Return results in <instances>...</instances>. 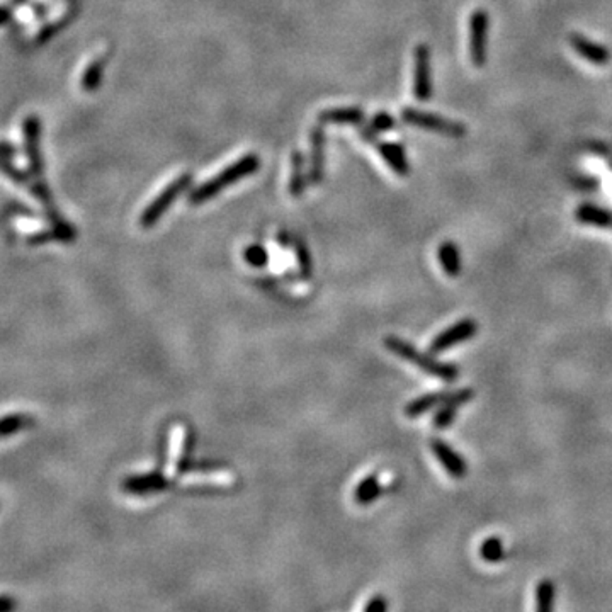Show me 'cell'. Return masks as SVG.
Instances as JSON below:
<instances>
[{"label": "cell", "mask_w": 612, "mask_h": 612, "mask_svg": "<svg viewBox=\"0 0 612 612\" xmlns=\"http://www.w3.org/2000/svg\"><path fill=\"white\" fill-rule=\"evenodd\" d=\"M384 347L395 354L400 359L407 360V363L414 364L418 370L427 372V374L434 376V378L442 379L444 383H454L459 378V370L456 364L453 363H444V360L435 359L434 356H430V352L418 351L417 347H414L411 344L405 342L400 337H386L384 339Z\"/></svg>", "instance_id": "6da1fadb"}, {"label": "cell", "mask_w": 612, "mask_h": 612, "mask_svg": "<svg viewBox=\"0 0 612 612\" xmlns=\"http://www.w3.org/2000/svg\"><path fill=\"white\" fill-rule=\"evenodd\" d=\"M258 167H261V159H258L255 153H247V155L240 156L237 162H233L231 166L223 168L219 174L213 175L210 180H206V182L201 184V186L196 187L194 191H191L189 203L192 206H198V204L210 201L211 198L219 194L225 187L238 182V180L247 177V175L254 174Z\"/></svg>", "instance_id": "7a4b0ae2"}, {"label": "cell", "mask_w": 612, "mask_h": 612, "mask_svg": "<svg viewBox=\"0 0 612 612\" xmlns=\"http://www.w3.org/2000/svg\"><path fill=\"white\" fill-rule=\"evenodd\" d=\"M191 180H192L191 174H182L179 175L177 179L172 180L166 189L160 192V194L156 196L147 207H145L143 213H141L140 217V225L143 226V228H152V226L163 217V213H167V210L172 206V203H174L175 199H177L179 196L191 186Z\"/></svg>", "instance_id": "3957f363"}, {"label": "cell", "mask_w": 612, "mask_h": 612, "mask_svg": "<svg viewBox=\"0 0 612 612\" xmlns=\"http://www.w3.org/2000/svg\"><path fill=\"white\" fill-rule=\"evenodd\" d=\"M402 119L410 126L427 129V131L441 133L444 136H451V138H461L466 135V126L465 124L458 123V121L446 119V117L432 115V112L418 111L415 108H403L402 109Z\"/></svg>", "instance_id": "277c9868"}, {"label": "cell", "mask_w": 612, "mask_h": 612, "mask_svg": "<svg viewBox=\"0 0 612 612\" xmlns=\"http://www.w3.org/2000/svg\"><path fill=\"white\" fill-rule=\"evenodd\" d=\"M478 333V321L473 319H462L442 330L437 337L430 342L429 351L430 354H441V352L449 351V349L456 347L459 344H465L472 340Z\"/></svg>", "instance_id": "5b68a950"}, {"label": "cell", "mask_w": 612, "mask_h": 612, "mask_svg": "<svg viewBox=\"0 0 612 612\" xmlns=\"http://www.w3.org/2000/svg\"><path fill=\"white\" fill-rule=\"evenodd\" d=\"M22 136H24V150L29 162V174L39 177L43 174V153H41V121L38 116L29 115L22 121Z\"/></svg>", "instance_id": "8992f818"}, {"label": "cell", "mask_w": 612, "mask_h": 612, "mask_svg": "<svg viewBox=\"0 0 612 612\" xmlns=\"http://www.w3.org/2000/svg\"><path fill=\"white\" fill-rule=\"evenodd\" d=\"M490 15L485 9L473 10L469 17V58L474 66H483L486 61V34Z\"/></svg>", "instance_id": "52a82bcc"}, {"label": "cell", "mask_w": 612, "mask_h": 612, "mask_svg": "<svg viewBox=\"0 0 612 612\" xmlns=\"http://www.w3.org/2000/svg\"><path fill=\"white\" fill-rule=\"evenodd\" d=\"M414 96L415 99L425 102L432 96L430 84V50L427 45H418L414 53Z\"/></svg>", "instance_id": "ba28073f"}, {"label": "cell", "mask_w": 612, "mask_h": 612, "mask_svg": "<svg viewBox=\"0 0 612 612\" xmlns=\"http://www.w3.org/2000/svg\"><path fill=\"white\" fill-rule=\"evenodd\" d=\"M474 398V390L473 388H461V390L453 391L449 395V398L442 403L441 407H437L434 417H432V425L435 429L444 430L447 427L453 425L454 418H456L458 410L461 407H465L466 403H469Z\"/></svg>", "instance_id": "9c48e42d"}, {"label": "cell", "mask_w": 612, "mask_h": 612, "mask_svg": "<svg viewBox=\"0 0 612 612\" xmlns=\"http://www.w3.org/2000/svg\"><path fill=\"white\" fill-rule=\"evenodd\" d=\"M430 449H432L434 456L439 459L442 468L454 480H462L468 474V462L461 454L454 451L453 446L447 444L442 439H432L430 441Z\"/></svg>", "instance_id": "30bf717a"}, {"label": "cell", "mask_w": 612, "mask_h": 612, "mask_svg": "<svg viewBox=\"0 0 612 612\" xmlns=\"http://www.w3.org/2000/svg\"><path fill=\"white\" fill-rule=\"evenodd\" d=\"M168 486V480L162 472H152L145 474H133L121 483L123 492L129 495H150V493L162 492Z\"/></svg>", "instance_id": "8fae6325"}, {"label": "cell", "mask_w": 612, "mask_h": 612, "mask_svg": "<svg viewBox=\"0 0 612 612\" xmlns=\"http://www.w3.org/2000/svg\"><path fill=\"white\" fill-rule=\"evenodd\" d=\"M309 172L308 180L316 186L323 179L325 168V131L323 124L313 126L309 131Z\"/></svg>", "instance_id": "7c38bea8"}, {"label": "cell", "mask_w": 612, "mask_h": 612, "mask_svg": "<svg viewBox=\"0 0 612 612\" xmlns=\"http://www.w3.org/2000/svg\"><path fill=\"white\" fill-rule=\"evenodd\" d=\"M570 45L578 53V57L583 58L588 64L604 66L611 61V51L606 46L594 43L592 39L582 36V34H571Z\"/></svg>", "instance_id": "4fadbf2b"}, {"label": "cell", "mask_w": 612, "mask_h": 612, "mask_svg": "<svg viewBox=\"0 0 612 612\" xmlns=\"http://www.w3.org/2000/svg\"><path fill=\"white\" fill-rule=\"evenodd\" d=\"M75 238H77V230L73 228L70 223H65L64 219H60V221L51 223L50 228L29 235V237L26 238V242L29 243V245L36 247L48 242H73Z\"/></svg>", "instance_id": "5bb4252c"}, {"label": "cell", "mask_w": 612, "mask_h": 612, "mask_svg": "<svg viewBox=\"0 0 612 612\" xmlns=\"http://www.w3.org/2000/svg\"><path fill=\"white\" fill-rule=\"evenodd\" d=\"M453 393V391L449 390H441V391H432V393H427L418 396V398L411 400L410 403H407L405 407V415L410 418H418L422 417V415L429 414V411H432L434 408L441 407L442 403L446 402L447 398H449V395Z\"/></svg>", "instance_id": "9a60e30c"}, {"label": "cell", "mask_w": 612, "mask_h": 612, "mask_svg": "<svg viewBox=\"0 0 612 612\" xmlns=\"http://www.w3.org/2000/svg\"><path fill=\"white\" fill-rule=\"evenodd\" d=\"M576 221L582 225L597 226V228H612V213L595 204H580L575 211Z\"/></svg>", "instance_id": "2e32d148"}, {"label": "cell", "mask_w": 612, "mask_h": 612, "mask_svg": "<svg viewBox=\"0 0 612 612\" xmlns=\"http://www.w3.org/2000/svg\"><path fill=\"white\" fill-rule=\"evenodd\" d=\"M364 121V112L360 108H333L321 111L319 115L320 124H360Z\"/></svg>", "instance_id": "e0dca14e"}, {"label": "cell", "mask_w": 612, "mask_h": 612, "mask_svg": "<svg viewBox=\"0 0 612 612\" xmlns=\"http://www.w3.org/2000/svg\"><path fill=\"white\" fill-rule=\"evenodd\" d=\"M378 152L381 153L384 162H386L391 170L396 172V174L402 175V177L410 174V163H408V159L402 145L384 141V143L378 145Z\"/></svg>", "instance_id": "ac0fdd59"}, {"label": "cell", "mask_w": 612, "mask_h": 612, "mask_svg": "<svg viewBox=\"0 0 612 612\" xmlns=\"http://www.w3.org/2000/svg\"><path fill=\"white\" fill-rule=\"evenodd\" d=\"M437 258L447 277H458L461 274V254H459L458 245L454 242H442L439 245Z\"/></svg>", "instance_id": "d6986e66"}, {"label": "cell", "mask_w": 612, "mask_h": 612, "mask_svg": "<svg viewBox=\"0 0 612 612\" xmlns=\"http://www.w3.org/2000/svg\"><path fill=\"white\" fill-rule=\"evenodd\" d=\"M383 492V485L379 481L378 474H370L364 478L356 488V502L359 505H370L376 500Z\"/></svg>", "instance_id": "ffe728a7"}, {"label": "cell", "mask_w": 612, "mask_h": 612, "mask_svg": "<svg viewBox=\"0 0 612 612\" xmlns=\"http://www.w3.org/2000/svg\"><path fill=\"white\" fill-rule=\"evenodd\" d=\"M34 425V418L26 414H9L0 417V439L10 437V435L21 432L27 427Z\"/></svg>", "instance_id": "44dd1931"}, {"label": "cell", "mask_w": 612, "mask_h": 612, "mask_svg": "<svg viewBox=\"0 0 612 612\" xmlns=\"http://www.w3.org/2000/svg\"><path fill=\"white\" fill-rule=\"evenodd\" d=\"M306 184L305 175V162L303 155L300 152H294L291 156V179H289V192L294 198L303 194Z\"/></svg>", "instance_id": "7402d4cb"}, {"label": "cell", "mask_w": 612, "mask_h": 612, "mask_svg": "<svg viewBox=\"0 0 612 612\" xmlns=\"http://www.w3.org/2000/svg\"><path fill=\"white\" fill-rule=\"evenodd\" d=\"M104 66H105V58H96V60L90 61L87 68H85L84 75L80 78V87L84 89L85 92H94V90L99 87L102 80V73H104Z\"/></svg>", "instance_id": "603a6c76"}, {"label": "cell", "mask_w": 612, "mask_h": 612, "mask_svg": "<svg viewBox=\"0 0 612 612\" xmlns=\"http://www.w3.org/2000/svg\"><path fill=\"white\" fill-rule=\"evenodd\" d=\"M556 588L553 580L543 578L536 587V609L539 612H549L555 607Z\"/></svg>", "instance_id": "cb8c5ba5"}, {"label": "cell", "mask_w": 612, "mask_h": 612, "mask_svg": "<svg viewBox=\"0 0 612 612\" xmlns=\"http://www.w3.org/2000/svg\"><path fill=\"white\" fill-rule=\"evenodd\" d=\"M480 556L485 563H500L505 560V548L500 537L490 536L480 544Z\"/></svg>", "instance_id": "d4e9b609"}, {"label": "cell", "mask_w": 612, "mask_h": 612, "mask_svg": "<svg viewBox=\"0 0 612 612\" xmlns=\"http://www.w3.org/2000/svg\"><path fill=\"white\" fill-rule=\"evenodd\" d=\"M395 124H396L395 119L388 115V112H378V115L371 119L370 126L360 129V138L366 141H372L376 138L378 133H384L388 131V129H393Z\"/></svg>", "instance_id": "484cf974"}, {"label": "cell", "mask_w": 612, "mask_h": 612, "mask_svg": "<svg viewBox=\"0 0 612 612\" xmlns=\"http://www.w3.org/2000/svg\"><path fill=\"white\" fill-rule=\"evenodd\" d=\"M243 261H245L247 264L250 265V268L261 269V268H265V265H268L269 254L262 245H258V243H252V245H249L245 250H243Z\"/></svg>", "instance_id": "4316f807"}, {"label": "cell", "mask_w": 612, "mask_h": 612, "mask_svg": "<svg viewBox=\"0 0 612 612\" xmlns=\"http://www.w3.org/2000/svg\"><path fill=\"white\" fill-rule=\"evenodd\" d=\"M293 247H294V254H296V262H298V268H300L301 277L309 279L313 272V264H312V258H309L308 249H306L305 243L301 242H294Z\"/></svg>", "instance_id": "83f0119b"}, {"label": "cell", "mask_w": 612, "mask_h": 612, "mask_svg": "<svg viewBox=\"0 0 612 612\" xmlns=\"http://www.w3.org/2000/svg\"><path fill=\"white\" fill-rule=\"evenodd\" d=\"M0 172H2L6 177H9L13 182L19 184V186H27L29 182V175L24 170H21L19 167H15L14 163L9 162V159H0Z\"/></svg>", "instance_id": "f1b7e54d"}, {"label": "cell", "mask_w": 612, "mask_h": 612, "mask_svg": "<svg viewBox=\"0 0 612 612\" xmlns=\"http://www.w3.org/2000/svg\"><path fill=\"white\" fill-rule=\"evenodd\" d=\"M64 21H57V22H51V24L41 27V31L38 33L36 36V43H46L48 39H51L54 36V34L58 33V31L61 29V26H64Z\"/></svg>", "instance_id": "f546056e"}, {"label": "cell", "mask_w": 612, "mask_h": 612, "mask_svg": "<svg viewBox=\"0 0 612 612\" xmlns=\"http://www.w3.org/2000/svg\"><path fill=\"white\" fill-rule=\"evenodd\" d=\"M364 611L366 612H386L388 611V600L383 597V595H376V597H372L370 602L364 606Z\"/></svg>", "instance_id": "4dcf8cb0"}, {"label": "cell", "mask_w": 612, "mask_h": 612, "mask_svg": "<svg viewBox=\"0 0 612 612\" xmlns=\"http://www.w3.org/2000/svg\"><path fill=\"white\" fill-rule=\"evenodd\" d=\"M17 153V148L14 145L7 143V141H0V159H13Z\"/></svg>", "instance_id": "1f68e13d"}, {"label": "cell", "mask_w": 612, "mask_h": 612, "mask_svg": "<svg viewBox=\"0 0 612 612\" xmlns=\"http://www.w3.org/2000/svg\"><path fill=\"white\" fill-rule=\"evenodd\" d=\"M15 600L13 597H9V595H0V612H9L15 609Z\"/></svg>", "instance_id": "d6a6232c"}, {"label": "cell", "mask_w": 612, "mask_h": 612, "mask_svg": "<svg viewBox=\"0 0 612 612\" xmlns=\"http://www.w3.org/2000/svg\"><path fill=\"white\" fill-rule=\"evenodd\" d=\"M10 10L7 9V7H3V6H0V26H3V24H7V22L10 21Z\"/></svg>", "instance_id": "836d02e7"}, {"label": "cell", "mask_w": 612, "mask_h": 612, "mask_svg": "<svg viewBox=\"0 0 612 612\" xmlns=\"http://www.w3.org/2000/svg\"><path fill=\"white\" fill-rule=\"evenodd\" d=\"M46 10H48V7L43 6V3H36V6L33 7V15L38 19V17H41V15H45Z\"/></svg>", "instance_id": "e575fe53"}, {"label": "cell", "mask_w": 612, "mask_h": 612, "mask_svg": "<svg viewBox=\"0 0 612 612\" xmlns=\"http://www.w3.org/2000/svg\"><path fill=\"white\" fill-rule=\"evenodd\" d=\"M27 0H13V3L14 6H22V3H26Z\"/></svg>", "instance_id": "d590c367"}]
</instances>
